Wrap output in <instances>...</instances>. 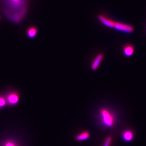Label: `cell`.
<instances>
[{
  "mask_svg": "<svg viewBox=\"0 0 146 146\" xmlns=\"http://www.w3.org/2000/svg\"><path fill=\"white\" fill-rule=\"evenodd\" d=\"M0 3L5 15L15 23H20L27 15L28 0H0Z\"/></svg>",
  "mask_w": 146,
  "mask_h": 146,
  "instance_id": "cell-1",
  "label": "cell"
},
{
  "mask_svg": "<svg viewBox=\"0 0 146 146\" xmlns=\"http://www.w3.org/2000/svg\"><path fill=\"white\" fill-rule=\"evenodd\" d=\"M98 120L102 127L112 129L118 121V116L115 111L108 107H102L98 110Z\"/></svg>",
  "mask_w": 146,
  "mask_h": 146,
  "instance_id": "cell-2",
  "label": "cell"
},
{
  "mask_svg": "<svg viewBox=\"0 0 146 146\" xmlns=\"http://www.w3.org/2000/svg\"><path fill=\"white\" fill-rule=\"evenodd\" d=\"M5 97L7 106H14L18 105L20 100V94L18 90H10L4 94Z\"/></svg>",
  "mask_w": 146,
  "mask_h": 146,
  "instance_id": "cell-3",
  "label": "cell"
},
{
  "mask_svg": "<svg viewBox=\"0 0 146 146\" xmlns=\"http://www.w3.org/2000/svg\"><path fill=\"white\" fill-rule=\"evenodd\" d=\"M113 29L118 32L127 34H132L135 31L134 27L130 24L117 21H115Z\"/></svg>",
  "mask_w": 146,
  "mask_h": 146,
  "instance_id": "cell-4",
  "label": "cell"
},
{
  "mask_svg": "<svg viewBox=\"0 0 146 146\" xmlns=\"http://www.w3.org/2000/svg\"><path fill=\"white\" fill-rule=\"evenodd\" d=\"M98 21L101 24L109 29H113L116 21L109 16L104 13H100L98 16Z\"/></svg>",
  "mask_w": 146,
  "mask_h": 146,
  "instance_id": "cell-5",
  "label": "cell"
},
{
  "mask_svg": "<svg viewBox=\"0 0 146 146\" xmlns=\"http://www.w3.org/2000/svg\"><path fill=\"white\" fill-rule=\"evenodd\" d=\"M105 58V54L103 52H98L94 56L91 61L90 68L93 71L97 70L100 66Z\"/></svg>",
  "mask_w": 146,
  "mask_h": 146,
  "instance_id": "cell-6",
  "label": "cell"
},
{
  "mask_svg": "<svg viewBox=\"0 0 146 146\" xmlns=\"http://www.w3.org/2000/svg\"><path fill=\"white\" fill-rule=\"evenodd\" d=\"M39 29L38 27L36 25H31L27 27L25 29L26 36L29 38L33 39L37 36L38 33Z\"/></svg>",
  "mask_w": 146,
  "mask_h": 146,
  "instance_id": "cell-7",
  "label": "cell"
},
{
  "mask_svg": "<svg viewBox=\"0 0 146 146\" xmlns=\"http://www.w3.org/2000/svg\"><path fill=\"white\" fill-rule=\"evenodd\" d=\"M121 51L125 56L128 57L132 56L135 52V46L131 43H127L123 46Z\"/></svg>",
  "mask_w": 146,
  "mask_h": 146,
  "instance_id": "cell-8",
  "label": "cell"
},
{
  "mask_svg": "<svg viewBox=\"0 0 146 146\" xmlns=\"http://www.w3.org/2000/svg\"><path fill=\"white\" fill-rule=\"evenodd\" d=\"M0 146H22L18 139L13 137H8L0 142Z\"/></svg>",
  "mask_w": 146,
  "mask_h": 146,
  "instance_id": "cell-9",
  "label": "cell"
},
{
  "mask_svg": "<svg viewBox=\"0 0 146 146\" xmlns=\"http://www.w3.org/2000/svg\"><path fill=\"white\" fill-rule=\"evenodd\" d=\"M134 136V132L131 129H126L121 132V138L126 142H131L133 140Z\"/></svg>",
  "mask_w": 146,
  "mask_h": 146,
  "instance_id": "cell-10",
  "label": "cell"
},
{
  "mask_svg": "<svg viewBox=\"0 0 146 146\" xmlns=\"http://www.w3.org/2000/svg\"><path fill=\"white\" fill-rule=\"evenodd\" d=\"M90 137V133L87 131H83L79 133L75 137V140L78 141H83L89 139Z\"/></svg>",
  "mask_w": 146,
  "mask_h": 146,
  "instance_id": "cell-11",
  "label": "cell"
},
{
  "mask_svg": "<svg viewBox=\"0 0 146 146\" xmlns=\"http://www.w3.org/2000/svg\"><path fill=\"white\" fill-rule=\"evenodd\" d=\"M7 106V102L4 95L0 94V110Z\"/></svg>",
  "mask_w": 146,
  "mask_h": 146,
  "instance_id": "cell-12",
  "label": "cell"
},
{
  "mask_svg": "<svg viewBox=\"0 0 146 146\" xmlns=\"http://www.w3.org/2000/svg\"><path fill=\"white\" fill-rule=\"evenodd\" d=\"M112 141H113L112 137L111 136H108V137H106V139H105L102 146H111Z\"/></svg>",
  "mask_w": 146,
  "mask_h": 146,
  "instance_id": "cell-13",
  "label": "cell"
},
{
  "mask_svg": "<svg viewBox=\"0 0 146 146\" xmlns=\"http://www.w3.org/2000/svg\"><path fill=\"white\" fill-rule=\"evenodd\" d=\"M1 16L0 15V21H1Z\"/></svg>",
  "mask_w": 146,
  "mask_h": 146,
  "instance_id": "cell-14",
  "label": "cell"
},
{
  "mask_svg": "<svg viewBox=\"0 0 146 146\" xmlns=\"http://www.w3.org/2000/svg\"></svg>",
  "mask_w": 146,
  "mask_h": 146,
  "instance_id": "cell-15",
  "label": "cell"
}]
</instances>
